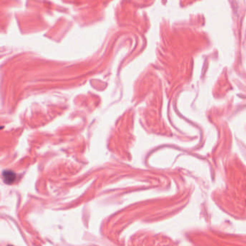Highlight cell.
<instances>
[{
  "label": "cell",
  "mask_w": 246,
  "mask_h": 246,
  "mask_svg": "<svg viewBox=\"0 0 246 246\" xmlns=\"http://www.w3.org/2000/svg\"><path fill=\"white\" fill-rule=\"evenodd\" d=\"M2 178L6 184H12L16 179V175L11 170H4L2 173Z\"/></svg>",
  "instance_id": "1"
}]
</instances>
